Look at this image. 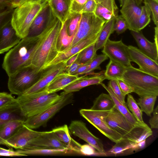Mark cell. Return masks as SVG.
<instances>
[{
    "label": "cell",
    "instance_id": "obj_1",
    "mask_svg": "<svg viewBox=\"0 0 158 158\" xmlns=\"http://www.w3.org/2000/svg\"><path fill=\"white\" fill-rule=\"evenodd\" d=\"M63 24L57 18L38 35V44L28 66L36 73L39 74L44 70L59 53L57 41Z\"/></svg>",
    "mask_w": 158,
    "mask_h": 158
},
{
    "label": "cell",
    "instance_id": "obj_2",
    "mask_svg": "<svg viewBox=\"0 0 158 158\" xmlns=\"http://www.w3.org/2000/svg\"><path fill=\"white\" fill-rule=\"evenodd\" d=\"M39 42V35L22 39L5 54L2 68L8 76L29 66Z\"/></svg>",
    "mask_w": 158,
    "mask_h": 158
},
{
    "label": "cell",
    "instance_id": "obj_3",
    "mask_svg": "<svg viewBox=\"0 0 158 158\" xmlns=\"http://www.w3.org/2000/svg\"><path fill=\"white\" fill-rule=\"evenodd\" d=\"M47 0H28L14 9L11 24L21 39L27 36L30 27Z\"/></svg>",
    "mask_w": 158,
    "mask_h": 158
},
{
    "label": "cell",
    "instance_id": "obj_4",
    "mask_svg": "<svg viewBox=\"0 0 158 158\" xmlns=\"http://www.w3.org/2000/svg\"><path fill=\"white\" fill-rule=\"evenodd\" d=\"M140 97L158 95V77L131 66L126 68L121 79Z\"/></svg>",
    "mask_w": 158,
    "mask_h": 158
},
{
    "label": "cell",
    "instance_id": "obj_5",
    "mask_svg": "<svg viewBox=\"0 0 158 158\" xmlns=\"http://www.w3.org/2000/svg\"><path fill=\"white\" fill-rule=\"evenodd\" d=\"M61 95L48 93L46 90L28 95L22 94L16 98L22 115L26 118L39 114L57 102Z\"/></svg>",
    "mask_w": 158,
    "mask_h": 158
},
{
    "label": "cell",
    "instance_id": "obj_6",
    "mask_svg": "<svg viewBox=\"0 0 158 158\" xmlns=\"http://www.w3.org/2000/svg\"><path fill=\"white\" fill-rule=\"evenodd\" d=\"M105 121L108 125L123 138L135 142L149 127L148 125L137 126L131 123L115 107L110 111Z\"/></svg>",
    "mask_w": 158,
    "mask_h": 158
},
{
    "label": "cell",
    "instance_id": "obj_7",
    "mask_svg": "<svg viewBox=\"0 0 158 158\" xmlns=\"http://www.w3.org/2000/svg\"><path fill=\"white\" fill-rule=\"evenodd\" d=\"M60 94L61 97L57 102L40 113L27 118L24 124L31 129L45 125L48 121L61 109L73 102V93H66L64 91Z\"/></svg>",
    "mask_w": 158,
    "mask_h": 158
},
{
    "label": "cell",
    "instance_id": "obj_8",
    "mask_svg": "<svg viewBox=\"0 0 158 158\" xmlns=\"http://www.w3.org/2000/svg\"><path fill=\"white\" fill-rule=\"evenodd\" d=\"M39 74L28 66L8 76V87L10 94L18 96L24 94L38 79Z\"/></svg>",
    "mask_w": 158,
    "mask_h": 158
},
{
    "label": "cell",
    "instance_id": "obj_9",
    "mask_svg": "<svg viewBox=\"0 0 158 158\" xmlns=\"http://www.w3.org/2000/svg\"><path fill=\"white\" fill-rule=\"evenodd\" d=\"M110 111H102L90 109H81L80 110L79 112L82 117L101 133L116 143L123 138L120 134L111 128L106 122V118Z\"/></svg>",
    "mask_w": 158,
    "mask_h": 158
},
{
    "label": "cell",
    "instance_id": "obj_10",
    "mask_svg": "<svg viewBox=\"0 0 158 158\" xmlns=\"http://www.w3.org/2000/svg\"><path fill=\"white\" fill-rule=\"evenodd\" d=\"M105 23L95 15L94 13L82 14L78 27L72 41L62 52L70 48L87 37L99 33Z\"/></svg>",
    "mask_w": 158,
    "mask_h": 158
},
{
    "label": "cell",
    "instance_id": "obj_11",
    "mask_svg": "<svg viewBox=\"0 0 158 158\" xmlns=\"http://www.w3.org/2000/svg\"><path fill=\"white\" fill-rule=\"evenodd\" d=\"M127 46L123 42L122 39L116 41L109 39L102 52L110 60L127 68L132 66L127 50Z\"/></svg>",
    "mask_w": 158,
    "mask_h": 158
},
{
    "label": "cell",
    "instance_id": "obj_12",
    "mask_svg": "<svg viewBox=\"0 0 158 158\" xmlns=\"http://www.w3.org/2000/svg\"><path fill=\"white\" fill-rule=\"evenodd\" d=\"M68 127L72 134L92 146L104 156H107L106 152L101 140L89 131L84 122L81 120L72 121Z\"/></svg>",
    "mask_w": 158,
    "mask_h": 158
},
{
    "label": "cell",
    "instance_id": "obj_13",
    "mask_svg": "<svg viewBox=\"0 0 158 158\" xmlns=\"http://www.w3.org/2000/svg\"><path fill=\"white\" fill-rule=\"evenodd\" d=\"M65 62H62L50 66L38 78L35 82L23 94L37 93L45 90L48 84L58 75L65 72Z\"/></svg>",
    "mask_w": 158,
    "mask_h": 158
},
{
    "label": "cell",
    "instance_id": "obj_14",
    "mask_svg": "<svg viewBox=\"0 0 158 158\" xmlns=\"http://www.w3.org/2000/svg\"><path fill=\"white\" fill-rule=\"evenodd\" d=\"M127 50L131 62L137 64L141 70L158 77V63L142 52L137 47L127 46Z\"/></svg>",
    "mask_w": 158,
    "mask_h": 158
},
{
    "label": "cell",
    "instance_id": "obj_15",
    "mask_svg": "<svg viewBox=\"0 0 158 158\" xmlns=\"http://www.w3.org/2000/svg\"><path fill=\"white\" fill-rule=\"evenodd\" d=\"M143 0H125L120 10L121 16L126 21L128 29L138 31L137 25L142 10Z\"/></svg>",
    "mask_w": 158,
    "mask_h": 158
},
{
    "label": "cell",
    "instance_id": "obj_16",
    "mask_svg": "<svg viewBox=\"0 0 158 158\" xmlns=\"http://www.w3.org/2000/svg\"><path fill=\"white\" fill-rule=\"evenodd\" d=\"M57 18L47 1L32 23L27 37L38 35Z\"/></svg>",
    "mask_w": 158,
    "mask_h": 158
},
{
    "label": "cell",
    "instance_id": "obj_17",
    "mask_svg": "<svg viewBox=\"0 0 158 158\" xmlns=\"http://www.w3.org/2000/svg\"><path fill=\"white\" fill-rule=\"evenodd\" d=\"M42 133L33 130L23 124L6 141L10 147L18 149H26L32 141Z\"/></svg>",
    "mask_w": 158,
    "mask_h": 158
},
{
    "label": "cell",
    "instance_id": "obj_18",
    "mask_svg": "<svg viewBox=\"0 0 158 158\" xmlns=\"http://www.w3.org/2000/svg\"><path fill=\"white\" fill-rule=\"evenodd\" d=\"M99 33L100 32L90 35L67 51L59 53L55 58L48 65L45 69L50 66L66 61L71 56L78 53L84 48L96 43Z\"/></svg>",
    "mask_w": 158,
    "mask_h": 158
},
{
    "label": "cell",
    "instance_id": "obj_19",
    "mask_svg": "<svg viewBox=\"0 0 158 158\" xmlns=\"http://www.w3.org/2000/svg\"><path fill=\"white\" fill-rule=\"evenodd\" d=\"M35 148L69 150L59 141L52 131H43L32 141L29 147L26 149Z\"/></svg>",
    "mask_w": 158,
    "mask_h": 158
},
{
    "label": "cell",
    "instance_id": "obj_20",
    "mask_svg": "<svg viewBox=\"0 0 158 158\" xmlns=\"http://www.w3.org/2000/svg\"><path fill=\"white\" fill-rule=\"evenodd\" d=\"M21 39L9 22L0 31V54L9 51Z\"/></svg>",
    "mask_w": 158,
    "mask_h": 158
},
{
    "label": "cell",
    "instance_id": "obj_21",
    "mask_svg": "<svg viewBox=\"0 0 158 158\" xmlns=\"http://www.w3.org/2000/svg\"><path fill=\"white\" fill-rule=\"evenodd\" d=\"M103 72L94 73L93 74L94 76L92 77L81 76L65 87L63 90L65 93H69L79 91L82 88L89 85L100 84L106 79Z\"/></svg>",
    "mask_w": 158,
    "mask_h": 158
},
{
    "label": "cell",
    "instance_id": "obj_22",
    "mask_svg": "<svg viewBox=\"0 0 158 158\" xmlns=\"http://www.w3.org/2000/svg\"><path fill=\"white\" fill-rule=\"evenodd\" d=\"M95 1L96 6L94 13L105 22L118 15V9L115 0Z\"/></svg>",
    "mask_w": 158,
    "mask_h": 158
},
{
    "label": "cell",
    "instance_id": "obj_23",
    "mask_svg": "<svg viewBox=\"0 0 158 158\" xmlns=\"http://www.w3.org/2000/svg\"><path fill=\"white\" fill-rule=\"evenodd\" d=\"M139 49L143 53L158 63V46L148 40L140 31H131Z\"/></svg>",
    "mask_w": 158,
    "mask_h": 158
},
{
    "label": "cell",
    "instance_id": "obj_24",
    "mask_svg": "<svg viewBox=\"0 0 158 158\" xmlns=\"http://www.w3.org/2000/svg\"><path fill=\"white\" fill-rule=\"evenodd\" d=\"M26 118L22 114L20 106L16 98L11 103L0 108V126L13 120H25Z\"/></svg>",
    "mask_w": 158,
    "mask_h": 158
},
{
    "label": "cell",
    "instance_id": "obj_25",
    "mask_svg": "<svg viewBox=\"0 0 158 158\" xmlns=\"http://www.w3.org/2000/svg\"><path fill=\"white\" fill-rule=\"evenodd\" d=\"M59 141L69 149L77 153H80L81 145L71 136L69 127L66 124L55 127L52 130Z\"/></svg>",
    "mask_w": 158,
    "mask_h": 158
},
{
    "label": "cell",
    "instance_id": "obj_26",
    "mask_svg": "<svg viewBox=\"0 0 158 158\" xmlns=\"http://www.w3.org/2000/svg\"><path fill=\"white\" fill-rule=\"evenodd\" d=\"M81 77L64 72L58 75L52 80L46 87L45 90L48 93L56 92L63 90L65 87Z\"/></svg>",
    "mask_w": 158,
    "mask_h": 158
},
{
    "label": "cell",
    "instance_id": "obj_27",
    "mask_svg": "<svg viewBox=\"0 0 158 158\" xmlns=\"http://www.w3.org/2000/svg\"><path fill=\"white\" fill-rule=\"evenodd\" d=\"M72 0H47L54 14L63 23L70 15Z\"/></svg>",
    "mask_w": 158,
    "mask_h": 158
},
{
    "label": "cell",
    "instance_id": "obj_28",
    "mask_svg": "<svg viewBox=\"0 0 158 158\" xmlns=\"http://www.w3.org/2000/svg\"><path fill=\"white\" fill-rule=\"evenodd\" d=\"M100 84L107 91L114 102L115 108L125 118L131 123L137 126H144L147 125L145 123H142L138 121L130 112L126 105L122 103L114 94L111 88L102 83Z\"/></svg>",
    "mask_w": 158,
    "mask_h": 158
},
{
    "label": "cell",
    "instance_id": "obj_29",
    "mask_svg": "<svg viewBox=\"0 0 158 158\" xmlns=\"http://www.w3.org/2000/svg\"><path fill=\"white\" fill-rule=\"evenodd\" d=\"M115 20V18H113L106 22L103 25L95 43L96 52H97L99 49L103 48L110 35L114 31V26Z\"/></svg>",
    "mask_w": 158,
    "mask_h": 158
},
{
    "label": "cell",
    "instance_id": "obj_30",
    "mask_svg": "<svg viewBox=\"0 0 158 158\" xmlns=\"http://www.w3.org/2000/svg\"><path fill=\"white\" fill-rule=\"evenodd\" d=\"M17 151L23 156L64 155L72 151L66 149L40 148L18 149Z\"/></svg>",
    "mask_w": 158,
    "mask_h": 158
},
{
    "label": "cell",
    "instance_id": "obj_31",
    "mask_svg": "<svg viewBox=\"0 0 158 158\" xmlns=\"http://www.w3.org/2000/svg\"><path fill=\"white\" fill-rule=\"evenodd\" d=\"M24 120H13L1 125L0 138L6 141L14 135L24 124Z\"/></svg>",
    "mask_w": 158,
    "mask_h": 158
},
{
    "label": "cell",
    "instance_id": "obj_32",
    "mask_svg": "<svg viewBox=\"0 0 158 158\" xmlns=\"http://www.w3.org/2000/svg\"><path fill=\"white\" fill-rule=\"evenodd\" d=\"M115 106L114 102L110 95L102 93L95 99L90 109L97 111H110Z\"/></svg>",
    "mask_w": 158,
    "mask_h": 158
},
{
    "label": "cell",
    "instance_id": "obj_33",
    "mask_svg": "<svg viewBox=\"0 0 158 158\" xmlns=\"http://www.w3.org/2000/svg\"><path fill=\"white\" fill-rule=\"evenodd\" d=\"M126 68L120 64L110 60L104 72L106 79L109 80L121 79Z\"/></svg>",
    "mask_w": 158,
    "mask_h": 158
},
{
    "label": "cell",
    "instance_id": "obj_34",
    "mask_svg": "<svg viewBox=\"0 0 158 158\" xmlns=\"http://www.w3.org/2000/svg\"><path fill=\"white\" fill-rule=\"evenodd\" d=\"M135 143L136 142L123 138L116 143L111 149L106 152L107 156H116L125 153H131V149Z\"/></svg>",
    "mask_w": 158,
    "mask_h": 158
},
{
    "label": "cell",
    "instance_id": "obj_35",
    "mask_svg": "<svg viewBox=\"0 0 158 158\" xmlns=\"http://www.w3.org/2000/svg\"><path fill=\"white\" fill-rule=\"evenodd\" d=\"M75 34L69 36L66 24L65 23H63L57 41V48L59 53L63 52L69 46L72 41Z\"/></svg>",
    "mask_w": 158,
    "mask_h": 158
},
{
    "label": "cell",
    "instance_id": "obj_36",
    "mask_svg": "<svg viewBox=\"0 0 158 158\" xmlns=\"http://www.w3.org/2000/svg\"><path fill=\"white\" fill-rule=\"evenodd\" d=\"M157 97L156 96H145L140 97L137 100V102L140 107L141 111L148 116H151Z\"/></svg>",
    "mask_w": 158,
    "mask_h": 158
},
{
    "label": "cell",
    "instance_id": "obj_37",
    "mask_svg": "<svg viewBox=\"0 0 158 158\" xmlns=\"http://www.w3.org/2000/svg\"><path fill=\"white\" fill-rule=\"evenodd\" d=\"M82 16L80 13H70L68 19L64 22L69 36L76 33L78 27Z\"/></svg>",
    "mask_w": 158,
    "mask_h": 158
},
{
    "label": "cell",
    "instance_id": "obj_38",
    "mask_svg": "<svg viewBox=\"0 0 158 158\" xmlns=\"http://www.w3.org/2000/svg\"><path fill=\"white\" fill-rule=\"evenodd\" d=\"M95 43L86 48L79 52L77 60L80 64L90 62L96 56Z\"/></svg>",
    "mask_w": 158,
    "mask_h": 158
},
{
    "label": "cell",
    "instance_id": "obj_39",
    "mask_svg": "<svg viewBox=\"0 0 158 158\" xmlns=\"http://www.w3.org/2000/svg\"><path fill=\"white\" fill-rule=\"evenodd\" d=\"M126 104L128 109L136 119L141 123H145L143 118L142 111L133 96L130 94H127Z\"/></svg>",
    "mask_w": 158,
    "mask_h": 158
},
{
    "label": "cell",
    "instance_id": "obj_40",
    "mask_svg": "<svg viewBox=\"0 0 158 158\" xmlns=\"http://www.w3.org/2000/svg\"><path fill=\"white\" fill-rule=\"evenodd\" d=\"M108 57L105 54H102L96 56L90 62L86 69L82 73L85 76L92 75L94 71L96 69H101L100 64L103 61L108 59Z\"/></svg>",
    "mask_w": 158,
    "mask_h": 158
},
{
    "label": "cell",
    "instance_id": "obj_41",
    "mask_svg": "<svg viewBox=\"0 0 158 158\" xmlns=\"http://www.w3.org/2000/svg\"><path fill=\"white\" fill-rule=\"evenodd\" d=\"M151 13L149 9L145 4L142 6V10L137 25L138 31H140L150 23Z\"/></svg>",
    "mask_w": 158,
    "mask_h": 158
},
{
    "label": "cell",
    "instance_id": "obj_42",
    "mask_svg": "<svg viewBox=\"0 0 158 158\" xmlns=\"http://www.w3.org/2000/svg\"><path fill=\"white\" fill-rule=\"evenodd\" d=\"M14 9L7 6L0 9V31L10 21Z\"/></svg>",
    "mask_w": 158,
    "mask_h": 158
},
{
    "label": "cell",
    "instance_id": "obj_43",
    "mask_svg": "<svg viewBox=\"0 0 158 158\" xmlns=\"http://www.w3.org/2000/svg\"><path fill=\"white\" fill-rule=\"evenodd\" d=\"M149 9L152 19L156 26H158V2L154 0H143Z\"/></svg>",
    "mask_w": 158,
    "mask_h": 158
},
{
    "label": "cell",
    "instance_id": "obj_44",
    "mask_svg": "<svg viewBox=\"0 0 158 158\" xmlns=\"http://www.w3.org/2000/svg\"><path fill=\"white\" fill-rule=\"evenodd\" d=\"M108 86L111 88L119 100L124 104L126 105L125 101L126 96L121 91L117 80H110L108 83Z\"/></svg>",
    "mask_w": 158,
    "mask_h": 158
},
{
    "label": "cell",
    "instance_id": "obj_45",
    "mask_svg": "<svg viewBox=\"0 0 158 158\" xmlns=\"http://www.w3.org/2000/svg\"><path fill=\"white\" fill-rule=\"evenodd\" d=\"M127 29V26L126 21L121 15L115 18L114 26V30L118 35L124 32Z\"/></svg>",
    "mask_w": 158,
    "mask_h": 158
},
{
    "label": "cell",
    "instance_id": "obj_46",
    "mask_svg": "<svg viewBox=\"0 0 158 158\" xmlns=\"http://www.w3.org/2000/svg\"><path fill=\"white\" fill-rule=\"evenodd\" d=\"M88 0H72L70 13L81 14L84 6Z\"/></svg>",
    "mask_w": 158,
    "mask_h": 158
},
{
    "label": "cell",
    "instance_id": "obj_47",
    "mask_svg": "<svg viewBox=\"0 0 158 158\" xmlns=\"http://www.w3.org/2000/svg\"><path fill=\"white\" fill-rule=\"evenodd\" d=\"M96 150L94 147L89 144L81 145L80 154L88 156H104L102 154Z\"/></svg>",
    "mask_w": 158,
    "mask_h": 158
},
{
    "label": "cell",
    "instance_id": "obj_48",
    "mask_svg": "<svg viewBox=\"0 0 158 158\" xmlns=\"http://www.w3.org/2000/svg\"><path fill=\"white\" fill-rule=\"evenodd\" d=\"M15 99L11 94L6 92L0 93V108L11 103Z\"/></svg>",
    "mask_w": 158,
    "mask_h": 158
},
{
    "label": "cell",
    "instance_id": "obj_49",
    "mask_svg": "<svg viewBox=\"0 0 158 158\" xmlns=\"http://www.w3.org/2000/svg\"><path fill=\"white\" fill-rule=\"evenodd\" d=\"M118 85L123 94L126 96L133 92L131 88L126 82L121 79H117Z\"/></svg>",
    "mask_w": 158,
    "mask_h": 158
},
{
    "label": "cell",
    "instance_id": "obj_50",
    "mask_svg": "<svg viewBox=\"0 0 158 158\" xmlns=\"http://www.w3.org/2000/svg\"><path fill=\"white\" fill-rule=\"evenodd\" d=\"M153 116L150 118L149 123L152 129L158 128V106L153 110Z\"/></svg>",
    "mask_w": 158,
    "mask_h": 158
},
{
    "label": "cell",
    "instance_id": "obj_51",
    "mask_svg": "<svg viewBox=\"0 0 158 158\" xmlns=\"http://www.w3.org/2000/svg\"><path fill=\"white\" fill-rule=\"evenodd\" d=\"M96 6L95 0H88L86 2L82 14L85 13H94Z\"/></svg>",
    "mask_w": 158,
    "mask_h": 158
},
{
    "label": "cell",
    "instance_id": "obj_52",
    "mask_svg": "<svg viewBox=\"0 0 158 158\" xmlns=\"http://www.w3.org/2000/svg\"><path fill=\"white\" fill-rule=\"evenodd\" d=\"M17 151L13 150L12 149H6L0 147V156H23Z\"/></svg>",
    "mask_w": 158,
    "mask_h": 158
},
{
    "label": "cell",
    "instance_id": "obj_53",
    "mask_svg": "<svg viewBox=\"0 0 158 158\" xmlns=\"http://www.w3.org/2000/svg\"><path fill=\"white\" fill-rule=\"evenodd\" d=\"M152 134V131L149 127L146 129L142 133L139 138L135 141L136 143H137L146 139Z\"/></svg>",
    "mask_w": 158,
    "mask_h": 158
},
{
    "label": "cell",
    "instance_id": "obj_54",
    "mask_svg": "<svg viewBox=\"0 0 158 158\" xmlns=\"http://www.w3.org/2000/svg\"><path fill=\"white\" fill-rule=\"evenodd\" d=\"M81 64L76 60L69 67L66 68L65 72L70 74H72Z\"/></svg>",
    "mask_w": 158,
    "mask_h": 158
},
{
    "label": "cell",
    "instance_id": "obj_55",
    "mask_svg": "<svg viewBox=\"0 0 158 158\" xmlns=\"http://www.w3.org/2000/svg\"><path fill=\"white\" fill-rule=\"evenodd\" d=\"M145 145L146 139L137 143H135L133 145L131 149L132 152L143 149L145 147Z\"/></svg>",
    "mask_w": 158,
    "mask_h": 158
},
{
    "label": "cell",
    "instance_id": "obj_56",
    "mask_svg": "<svg viewBox=\"0 0 158 158\" xmlns=\"http://www.w3.org/2000/svg\"><path fill=\"white\" fill-rule=\"evenodd\" d=\"M90 62L81 64L77 70L72 74L78 76L81 75L88 67Z\"/></svg>",
    "mask_w": 158,
    "mask_h": 158
},
{
    "label": "cell",
    "instance_id": "obj_57",
    "mask_svg": "<svg viewBox=\"0 0 158 158\" xmlns=\"http://www.w3.org/2000/svg\"><path fill=\"white\" fill-rule=\"evenodd\" d=\"M28 0H10L9 6L15 9Z\"/></svg>",
    "mask_w": 158,
    "mask_h": 158
},
{
    "label": "cell",
    "instance_id": "obj_58",
    "mask_svg": "<svg viewBox=\"0 0 158 158\" xmlns=\"http://www.w3.org/2000/svg\"><path fill=\"white\" fill-rule=\"evenodd\" d=\"M79 53V52L71 56L65 61L66 68L69 67L77 60Z\"/></svg>",
    "mask_w": 158,
    "mask_h": 158
},
{
    "label": "cell",
    "instance_id": "obj_59",
    "mask_svg": "<svg viewBox=\"0 0 158 158\" xmlns=\"http://www.w3.org/2000/svg\"><path fill=\"white\" fill-rule=\"evenodd\" d=\"M10 0H0V9L9 6Z\"/></svg>",
    "mask_w": 158,
    "mask_h": 158
},
{
    "label": "cell",
    "instance_id": "obj_60",
    "mask_svg": "<svg viewBox=\"0 0 158 158\" xmlns=\"http://www.w3.org/2000/svg\"><path fill=\"white\" fill-rule=\"evenodd\" d=\"M158 26H156L155 27L154 42L156 45L158 46Z\"/></svg>",
    "mask_w": 158,
    "mask_h": 158
},
{
    "label": "cell",
    "instance_id": "obj_61",
    "mask_svg": "<svg viewBox=\"0 0 158 158\" xmlns=\"http://www.w3.org/2000/svg\"><path fill=\"white\" fill-rule=\"evenodd\" d=\"M0 144L5 145L8 147H10L9 144L5 140L2 139L0 138Z\"/></svg>",
    "mask_w": 158,
    "mask_h": 158
},
{
    "label": "cell",
    "instance_id": "obj_62",
    "mask_svg": "<svg viewBox=\"0 0 158 158\" xmlns=\"http://www.w3.org/2000/svg\"><path fill=\"white\" fill-rule=\"evenodd\" d=\"M119 2L120 5V6L121 7L123 4L125 0H118Z\"/></svg>",
    "mask_w": 158,
    "mask_h": 158
},
{
    "label": "cell",
    "instance_id": "obj_63",
    "mask_svg": "<svg viewBox=\"0 0 158 158\" xmlns=\"http://www.w3.org/2000/svg\"><path fill=\"white\" fill-rule=\"evenodd\" d=\"M154 1H155L156 2H158V0H154Z\"/></svg>",
    "mask_w": 158,
    "mask_h": 158
}]
</instances>
